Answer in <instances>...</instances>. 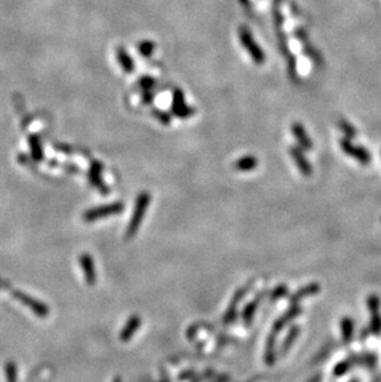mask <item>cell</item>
Here are the masks:
<instances>
[{
	"mask_svg": "<svg viewBox=\"0 0 381 382\" xmlns=\"http://www.w3.org/2000/svg\"><path fill=\"white\" fill-rule=\"evenodd\" d=\"M140 326H142V318H140L137 314L131 315V317L128 319L127 323H125V326L122 329V332H120L119 334L120 340L124 343L130 340V339L135 335V333L137 332V329H139Z\"/></svg>",
	"mask_w": 381,
	"mask_h": 382,
	"instance_id": "9",
	"label": "cell"
},
{
	"mask_svg": "<svg viewBox=\"0 0 381 382\" xmlns=\"http://www.w3.org/2000/svg\"><path fill=\"white\" fill-rule=\"evenodd\" d=\"M79 265L82 267L83 273H85V279L87 285L94 286L97 282V271H95L94 260L88 252H85L79 256Z\"/></svg>",
	"mask_w": 381,
	"mask_h": 382,
	"instance_id": "6",
	"label": "cell"
},
{
	"mask_svg": "<svg viewBox=\"0 0 381 382\" xmlns=\"http://www.w3.org/2000/svg\"><path fill=\"white\" fill-rule=\"evenodd\" d=\"M123 210H124V204H123L122 202H114V203L106 204V206L95 207V208L88 209L85 214H83V219H85L86 222L92 223L99 220V219L108 218V216L116 215L119 214V213H122Z\"/></svg>",
	"mask_w": 381,
	"mask_h": 382,
	"instance_id": "2",
	"label": "cell"
},
{
	"mask_svg": "<svg viewBox=\"0 0 381 382\" xmlns=\"http://www.w3.org/2000/svg\"><path fill=\"white\" fill-rule=\"evenodd\" d=\"M155 114L157 115V119L160 120V122H163L164 124H169L170 123V116L167 115V114L160 113V111H155Z\"/></svg>",
	"mask_w": 381,
	"mask_h": 382,
	"instance_id": "24",
	"label": "cell"
},
{
	"mask_svg": "<svg viewBox=\"0 0 381 382\" xmlns=\"http://www.w3.org/2000/svg\"><path fill=\"white\" fill-rule=\"evenodd\" d=\"M299 314H301V308L297 305H293L289 311L285 312L278 319L275 320L274 326H272V333H275L276 335H277V333H280L290 321H292L295 318L298 317Z\"/></svg>",
	"mask_w": 381,
	"mask_h": 382,
	"instance_id": "7",
	"label": "cell"
},
{
	"mask_svg": "<svg viewBox=\"0 0 381 382\" xmlns=\"http://www.w3.org/2000/svg\"><path fill=\"white\" fill-rule=\"evenodd\" d=\"M150 202H151V195H150L149 192H142V193H139V195H137L133 215H131L130 220H129L127 231H125V235H127L128 239L134 237L135 234L139 230L140 225H142L144 218H145Z\"/></svg>",
	"mask_w": 381,
	"mask_h": 382,
	"instance_id": "1",
	"label": "cell"
},
{
	"mask_svg": "<svg viewBox=\"0 0 381 382\" xmlns=\"http://www.w3.org/2000/svg\"><path fill=\"white\" fill-rule=\"evenodd\" d=\"M172 110L177 116H179V118H187V116L192 113V110L185 103L184 93L181 91L175 92V95H173Z\"/></svg>",
	"mask_w": 381,
	"mask_h": 382,
	"instance_id": "10",
	"label": "cell"
},
{
	"mask_svg": "<svg viewBox=\"0 0 381 382\" xmlns=\"http://www.w3.org/2000/svg\"><path fill=\"white\" fill-rule=\"evenodd\" d=\"M291 155H292L293 161L296 162L297 167L299 168V171H301L305 176H310L312 172L311 166H310V164L306 161V158L304 157V155H302V152L297 149H291Z\"/></svg>",
	"mask_w": 381,
	"mask_h": 382,
	"instance_id": "15",
	"label": "cell"
},
{
	"mask_svg": "<svg viewBox=\"0 0 381 382\" xmlns=\"http://www.w3.org/2000/svg\"><path fill=\"white\" fill-rule=\"evenodd\" d=\"M275 343H276V334L272 333L268 336V340H266V347H265V355H264V360L268 364L269 366L274 365L275 363Z\"/></svg>",
	"mask_w": 381,
	"mask_h": 382,
	"instance_id": "14",
	"label": "cell"
},
{
	"mask_svg": "<svg viewBox=\"0 0 381 382\" xmlns=\"http://www.w3.org/2000/svg\"><path fill=\"white\" fill-rule=\"evenodd\" d=\"M154 47H155V45L152 44V42L145 41V42H143V44L139 45V52L142 53L143 56L149 57L152 53V51H154Z\"/></svg>",
	"mask_w": 381,
	"mask_h": 382,
	"instance_id": "21",
	"label": "cell"
},
{
	"mask_svg": "<svg viewBox=\"0 0 381 382\" xmlns=\"http://www.w3.org/2000/svg\"><path fill=\"white\" fill-rule=\"evenodd\" d=\"M5 371H7L8 382H16V368L14 363L9 361L5 366Z\"/></svg>",
	"mask_w": 381,
	"mask_h": 382,
	"instance_id": "22",
	"label": "cell"
},
{
	"mask_svg": "<svg viewBox=\"0 0 381 382\" xmlns=\"http://www.w3.org/2000/svg\"><path fill=\"white\" fill-rule=\"evenodd\" d=\"M298 334H299V328L298 327H292V328H291L289 334H287V336H286V338H285L283 348H281V351H283L284 354L286 353V351H289V349L291 347H292L293 341L296 340L297 336H298Z\"/></svg>",
	"mask_w": 381,
	"mask_h": 382,
	"instance_id": "17",
	"label": "cell"
},
{
	"mask_svg": "<svg viewBox=\"0 0 381 382\" xmlns=\"http://www.w3.org/2000/svg\"><path fill=\"white\" fill-rule=\"evenodd\" d=\"M239 36L240 41L243 42V45H244L245 49L248 50V52L250 53L251 57H253L254 61L256 63H264V61H265V53H264L263 50L257 46L256 42L254 41L253 36H251L250 32L248 31V29L243 26V28L239 30Z\"/></svg>",
	"mask_w": 381,
	"mask_h": 382,
	"instance_id": "3",
	"label": "cell"
},
{
	"mask_svg": "<svg viewBox=\"0 0 381 382\" xmlns=\"http://www.w3.org/2000/svg\"><path fill=\"white\" fill-rule=\"evenodd\" d=\"M319 290H320V287L317 284H311V285L305 286V287H302L301 290L297 291L296 293L291 297V299H290L291 305H296L297 302H299L301 299L306 298V297L313 296V294H316Z\"/></svg>",
	"mask_w": 381,
	"mask_h": 382,
	"instance_id": "12",
	"label": "cell"
},
{
	"mask_svg": "<svg viewBox=\"0 0 381 382\" xmlns=\"http://www.w3.org/2000/svg\"><path fill=\"white\" fill-rule=\"evenodd\" d=\"M262 298H263V296H257L256 298L251 300V302H249L248 305L244 307V309H243L242 318H243V321H244V324L247 327H250L251 323H253L255 313H256L257 306H259V302L262 300Z\"/></svg>",
	"mask_w": 381,
	"mask_h": 382,
	"instance_id": "11",
	"label": "cell"
},
{
	"mask_svg": "<svg viewBox=\"0 0 381 382\" xmlns=\"http://www.w3.org/2000/svg\"><path fill=\"white\" fill-rule=\"evenodd\" d=\"M102 170H103V167H102V165L99 164V162L97 161L93 162L91 170H89V173H88V179H89V182H91L92 185L98 189V191H101L103 194H107L108 192H109V189H108L106 183H104L103 181V178H102Z\"/></svg>",
	"mask_w": 381,
	"mask_h": 382,
	"instance_id": "8",
	"label": "cell"
},
{
	"mask_svg": "<svg viewBox=\"0 0 381 382\" xmlns=\"http://www.w3.org/2000/svg\"><path fill=\"white\" fill-rule=\"evenodd\" d=\"M31 150H32V156H34L35 160L40 161L41 158H43V151H41V147L36 140L31 141Z\"/></svg>",
	"mask_w": 381,
	"mask_h": 382,
	"instance_id": "23",
	"label": "cell"
},
{
	"mask_svg": "<svg viewBox=\"0 0 381 382\" xmlns=\"http://www.w3.org/2000/svg\"><path fill=\"white\" fill-rule=\"evenodd\" d=\"M342 333H343V339L346 341H348L350 338H352V333H353L352 320L343 319V321H342Z\"/></svg>",
	"mask_w": 381,
	"mask_h": 382,
	"instance_id": "19",
	"label": "cell"
},
{
	"mask_svg": "<svg viewBox=\"0 0 381 382\" xmlns=\"http://www.w3.org/2000/svg\"><path fill=\"white\" fill-rule=\"evenodd\" d=\"M251 287V284H248L247 286H244L243 288H240V290L236 291V293L234 294L233 299L230 300L229 303V307H228L226 314H224L223 317V321L224 324H232L234 320H235V317H236V308H238V305L240 302H242V299L244 298L245 294L248 293L249 288Z\"/></svg>",
	"mask_w": 381,
	"mask_h": 382,
	"instance_id": "5",
	"label": "cell"
},
{
	"mask_svg": "<svg viewBox=\"0 0 381 382\" xmlns=\"http://www.w3.org/2000/svg\"><path fill=\"white\" fill-rule=\"evenodd\" d=\"M14 296H15V298L19 299L24 306H26L28 308L31 309V311L37 315V317H40V318L49 317L50 309H49V307L45 305V303L32 298V297H30L26 293H24V292H20V291H15Z\"/></svg>",
	"mask_w": 381,
	"mask_h": 382,
	"instance_id": "4",
	"label": "cell"
},
{
	"mask_svg": "<svg viewBox=\"0 0 381 382\" xmlns=\"http://www.w3.org/2000/svg\"><path fill=\"white\" fill-rule=\"evenodd\" d=\"M285 294H287V287L285 285H280L270 293V298H271V300H277L283 298Z\"/></svg>",
	"mask_w": 381,
	"mask_h": 382,
	"instance_id": "20",
	"label": "cell"
},
{
	"mask_svg": "<svg viewBox=\"0 0 381 382\" xmlns=\"http://www.w3.org/2000/svg\"><path fill=\"white\" fill-rule=\"evenodd\" d=\"M113 382H122V378H120V377H116L115 380H114Z\"/></svg>",
	"mask_w": 381,
	"mask_h": 382,
	"instance_id": "26",
	"label": "cell"
},
{
	"mask_svg": "<svg viewBox=\"0 0 381 382\" xmlns=\"http://www.w3.org/2000/svg\"><path fill=\"white\" fill-rule=\"evenodd\" d=\"M293 132H295L297 140L299 141V144H301L302 146L306 147V149H310L311 147V143L308 141L307 137H306L305 132H304V129L301 128V125H295L293 126Z\"/></svg>",
	"mask_w": 381,
	"mask_h": 382,
	"instance_id": "18",
	"label": "cell"
},
{
	"mask_svg": "<svg viewBox=\"0 0 381 382\" xmlns=\"http://www.w3.org/2000/svg\"><path fill=\"white\" fill-rule=\"evenodd\" d=\"M140 84H142V86H144L143 88L150 89V88H151L152 84H154V81H152L151 78H144V79H142V82H140Z\"/></svg>",
	"mask_w": 381,
	"mask_h": 382,
	"instance_id": "25",
	"label": "cell"
},
{
	"mask_svg": "<svg viewBox=\"0 0 381 382\" xmlns=\"http://www.w3.org/2000/svg\"><path fill=\"white\" fill-rule=\"evenodd\" d=\"M118 61L122 65V68L127 73H131L134 71V62L131 59V57L128 55V52L123 47H120L118 50Z\"/></svg>",
	"mask_w": 381,
	"mask_h": 382,
	"instance_id": "16",
	"label": "cell"
},
{
	"mask_svg": "<svg viewBox=\"0 0 381 382\" xmlns=\"http://www.w3.org/2000/svg\"><path fill=\"white\" fill-rule=\"evenodd\" d=\"M257 166V160L254 156H245V157L239 158L234 164V168L236 171H242V172H249L253 171Z\"/></svg>",
	"mask_w": 381,
	"mask_h": 382,
	"instance_id": "13",
	"label": "cell"
}]
</instances>
